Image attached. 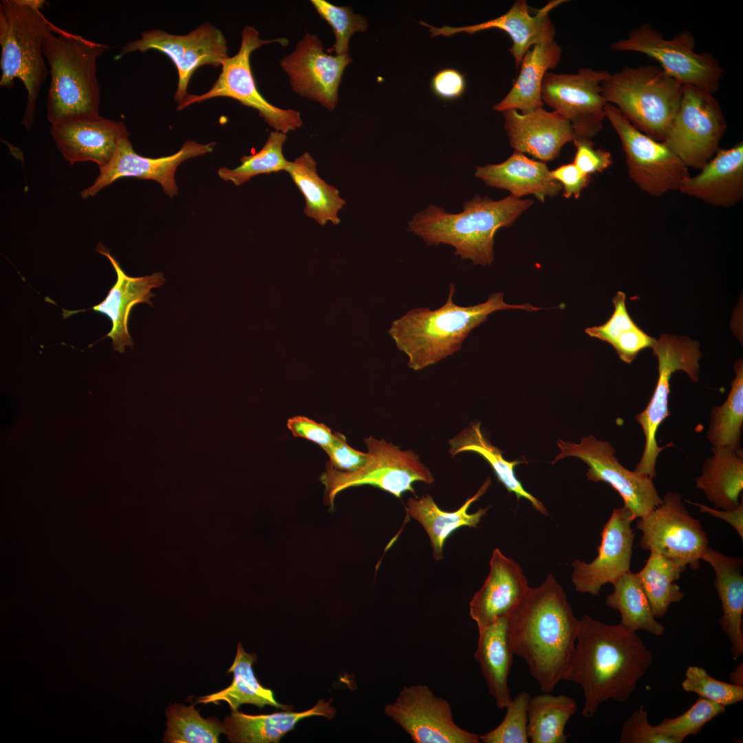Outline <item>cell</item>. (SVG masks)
<instances>
[{
    "label": "cell",
    "instance_id": "obj_1",
    "mask_svg": "<svg viewBox=\"0 0 743 743\" xmlns=\"http://www.w3.org/2000/svg\"><path fill=\"white\" fill-rule=\"evenodd\" d=\"M652 660L636 632L621 623L609 625L584 615L564 680L582 687L581 713L590 718L608 700L626 702Z\"/></svg>",
    "mask_w": 743,
    "mask_h": 743
},
{
    "label": "cell",
    "instance_id": "obj_2",
    "mask_svg": "<svg viewBox=\"0 0 743 743\" xmlns=\"http://www.w3.org/2000/svg\"><path fill=\"white\" fill-rule=\"evenodd\" d=\"M580 625L566 594L550 574L530 588L508 615V638L514 655L525 660L542 692L564 680Z\"/></svg>",
    "mask_w": 743,
    "mask_h": 743
},
{
    "label": "cell",
    "instance_id": "obj_3",
    "mask_svg": "<svg viewBox=\"0 0 743 743\" xmlns=\"http://www.w3.org/2000/svg\"><path fill=\"white\" fill-rule=\"evenodd\" d=\"M455 288L449 286L445 303L435 310L416 308L394 320L389 330L398 349L408 357L407 365L420 371L453 355L462 347L470 332L487 321L495 312L506 310H540L530 303H505L502 292L474 305L461 306L453 301Z\"/></svg>",
    "mask_w": 743,
    "mask_h": 743
},
{
    "label": "cell",
    "instance_id": "obj_4",
    "mask_svg": "<svg viewBox=\"0 0 743 743\" xmlns=\"http://www.w3.org/2000/svg\"><path fill=\"white\" fill-rule=\"evenodd\" d=\"M534 203L509 195L499 200L476 195L463 203L457 213L430 204L414 214L407 230L429 246L445 244L454 254L474 265L486 266L494 259V237L497 231L513 224Z\"/></svg>",
    "mask_w": 743,
    "mask_h": 743
},
{
    "label": "cell",
    "instance_id": "obj_5",
    "mask_svg": "<svg viewBox=\"0 0 743 743\" xmlns=\"http://www.w3.org/2000/svg\"><path fill=\"white\" fill-rule=\"evenodd\" d=\"M110 47L56 25L47 35L43 50L51 75L46 100L51 125L75 116L99 114L96 62Z\"/></svg>",
    "mask_w": 743,
    "mask_h": 743
},
{
    "label": "cell",
    "instance_id": "obj_6",
    "mask_svg": "<svg viewBox=\"0 0 743 743\" xmlns=\"http://www.w3.org/2000/svg\"><path fill=\"white\" fill-rule=\"evenodd\" d=\"M43 0H2L0 2V86L11 87L16 78L28 92L22 124L31 128L36 101L47 76L43 43L55 25L41 12Z\"/></svg>",
    "mask_w": 743,
    "mask_h": 743
},
{
    "label": "cell",
    "instance_id": "obj_7",
    "mask_svg": "<svg viewBox=\"0 0 743 743\" xmlns=\"http://www.w3.org/2000/svg\"><path fill=\"white\" fill-rule=\"evenodd\" d=\"M602 95L638 130L663 142L678 109L683 85L654 65L626 66L602 83Z\"/></svg>",
    "mask_w": 743,
    "mask_h": 743
},
{
    "label": "cell",
    "instance_id": "obj_8",
    "mask_svg": "<svg viewBox=\"0 0 743 743\" xmlns=\"http://www.w3.org/2000/svg\"><path fill=\"white\" fill-rule=\"evenodd\" d=\"M367 458L363 466L355 471L335 469L327 462L320 481L325 486L324 502L330 509L338 493L349 488L369 485L400 498L405 492L415 493L417 482L432 484L435 479L430 470L412 450H401L399 446L372 436L364 439Z\"/></svg>",
    "mask_w": 743,
    "mask_h": 743
},
{
    "label": "cell",
    "instance_id": "obj_9",
    "mask_svg": "<svg viewBox=\"0 0 743 743\" xmlns=\"http://www.w3.org/2000/svg\"><path fill=\"white\" fill-rule=\"evenodd\" d=\"M695 44V38L689 31L683 30L667 39L652 25L644 23L631 30L626 38L612 43L610 49L645 54L681 85L714 94L722 78L723 69L711 53L696 52Z\"/></svg>",
    "mask_w": 743,
    "mask_h": 743
},
{
    "label": "cell",
    "instance_id": "obj_10",
    "mask_svg": "<svg viewBox=\"0 0 743 743\" xmlns=\"http://www.w3.org/2000/svg\"><path fill=\"white\" fill-rule=\"evenodd\" d=\"M273 42L286 45V39L262 40L258 31L246 25L241 32V45L237 53L228 57L222 66V72L211 88L201 95L188 94L179 104L181 110L189 105L217 97H227L256 109L261 117L276 131L287 133L303 125L301 114L293 109L275 107L259 93L253 77L250 57L253 51Z\"/></svg>",
    "mask_w": 743,
    "mask_h": 743
},
{
    "label": "cell",
    "instance_id": "obj_11",
    "mask_svg": "<svg viewBox=\"0 0 743 743\" xmlns=\"http://www.w3.org/2000/svg\"><path fill=\"white\" fill-rule=\"evenodd\" d=\"M700 344L687 336L662 334L651 348L658 360V378L652 398L645 409L638 413L635 420L643 431L645 443L643 455L634 471L654 479L656 463L660 453L670 446H659L656 432L663 422L670 415L669 411V381L678 370L685 372L693 382L698 381L699 360L702 354Z\"/></svg>",
    "mask_w": 743,
    "mask_h": 743
},
{
    "label": "cell",
    "instance_id": "obj_12",
    "mask_svg": "<svg viewBox=\"0 0 743 743\" xmlns=\"http://www.w3.org/2000/svg\"><path fill=\"white\" fill-rule=\"evenodd\" d=\"M726 127L713 94L683 85L678 109L663 142L687 168L700 170L719 150Z\"/></svg>",
    "mask_w": 743,
    "mask_h": 743
},
{
    "label": "cell",
    "instance_id": "obj_13",
    "mask_svg": "<svg viewBox=\"0 0 743 743\" xmlns=\"http://www.w3.org/2000/svg\"><path fill=\"white\" fill-rule=\"evenodd\" d=\"M605 114L621 140L628 175L636 186L658 197L678 191L689 176L688 168L665 143L638 130L611 104L607 103Z\"/></svg>",
    "mask_w": 743,
    "mask_h": 743
},
{
    "label": "cell",
    "instance_id": "obj_14",
    "mask_svg": "<svg viewBox=\"0 0 743 743\" xmlns=\"http://www.w3.org/2000/svg\"><path fill=\"white\" fill-rule=\"evenodd\" d=\"M642 532L639 546L671 559L684 570H696L709 540L700 521L689 513L681 495L665 494L661 503L647 515L636 519Z\"/></svg>",
    "mask_w": 743,
    "mask_h": 743
},
{
    "label": "cell",
    "instance_id": "obj_15",
    "mask_svg": "<svg viewBox=\"0 0 743 743\" xmlns=\"http://www.w3.org/2000/svg\"><path fill=\"white\" fill-rule=\"evenodd\" d=\"M610 74L590 67L576 74L546 73L542 101L570 122L573 140H592L601 131L607 105L601 84Z\"/></svg>",
    "mask_w": 743,
    "mask_h": 743
},
{
    "label": "cell",
    "instance_id": "obj_16",
    "mask_svg": "<svg viewBox=\"0 0 743 743\" xmlns=\"http://www.w3.org/2000/svg\"><path fill=\"white\" fill-rule=\"evenodd\" d=\"M141 38L129 41L115 58L139 51L158 50L166 55L175 65L178 83L174 98L181 103L193 73L201 66L222 67L228 56L226 40L222 32L206 23L185 35L169 34L161 30H146Z\"/></svg>",
    "mask_w": 743,
    "mask_h": 743
},
{
    "label": "cell",
    "instance_id": "obj_17",
    "mask_svg": "<svg viewBox=\"0 0 743 743\" xmlns=\"http://www.w3.org/2000/svg\"><path fill=\"white\" fill-rule=\"evenodd\" d=\"M557 445L561 453L552 464L566 457L581 459L589 467L587 478L605 482L616 491L634 521L647 515L661 503L653 479L624 467L615 457L614 449L609 442L588 435L579 444L559 440Z\"/></svg>",
    "mask_w": 743,
    "mask_h": 743
},
{
    "label": "cell",
    "instance_id": "obj_18",
    "mask_svg": "<svg viewBox=\"0 0 743 743\" xmlns=\"http://www.w3.org/2000/svg\"><path fill=\"white\" fill-rule=\"evenodd\" d=\"M385 714L415 743H479L480 735L458 726L448 701L427 685L405 686Z\"/></svg>",
    "mask_w": 743,
    "mask_h": 743
},
{
    "label": "cell",
    "instance_id": "obj_19",
    "mask_svg": "<svg viewBox=\"0 0 743 743\" xmlns=\"http://www.w3.org/2000/svg\"><path fill=\"white\" fill-rule=\"evenodd\" d=\"M351 61L348 54L326 53L321 40L307 33L295 50L281 61L280 65L288 75L294 92L333 110L343 74Z\"/></svg>",
    "mask_w": 743,
    "mask_h": 743
},
{
    "label": "cell",
    "instance_id": "obj_20",
    "mask_svg": "<svg viewBox=\"0 0 743 743\" xmlns=\"http://www.w3.org/2000/svg\"><path fill=\"white\" fill-rule=\"evenodd\" d=\"M215 142L200 144L187 140L181 149L171 155L152 158L138 155L133 149L128 137L122 138L109 161L100 173L94 182L80 192L83 199L93 197L117 180L133 177L158 182L164 193L172 197L177 193L175 173L182 162L190 158L211 153Z\"/></svg>",
    "mask_w": 743,
    "mask_h": 743
},
{
    "label": "cell",
    "instance_id": "obj_21",
    "mask_svg": "<svg viewBox=\"0 0 743 743\" xmlns=\"http://www.w3.org/2000/svg\"><path fill=\"white\" fill-rule=\"evenodd\" d=\"M633 521L625 506L613 509L602 529L596 558L590 563L576 560L572 563V581L577 592L599 595L604 585L614 584L630 571L635 537Z\"/></svg>",
    "mask_w": 743,
    "mask_h": 743
},
{
    "label": "cell",
    "instance_id": "obj_22",
    "mask_svg": "<svg viewBox=\"0 0 743 743\" xmlns=\"http://www.w3.org/2000/svg\"><path fill=\"white\" fill-rule=\"evenodd\" d=\"M50 133L57 149L70 164L89 161L99 169L109 162L120 140L129 136L123 122L100 114L67 118L52 125Z\"/></svg>",
    "mask_w": 743,
    "mask_h": 743
},
{
    "label": "cell",
    "instance_id": "obj_23",
    "mask_svg": "<svg viewBox=\"0 0 743 743\" xmlns=\"http://www.w3.org/2000/svg\"><path fill=\"white\" fill-rule=\"evenodd\" d=\"M565 1L554 0L537 10L532 15L524 0L516 1L505 14L489 21L463 27H433L423 21L419 23L429 28L431 37L451 36L460 32L473 34L476 32L496 28L505 32L510 37L513 45L509 51L518 67L524 54L535 45L554 40L555 29L550 19L549 12Z\"/></svg>",
    "mask_w": 743,
    "mask_h": 743
},
{
    "label": "cell",
    "instance_id": "obj_24",
    "mask_svg": "<svg viewBox=\"0 0 743 743\" xmlns=\"http://www.w3.org/2000/svg\"><path fill=\"white\" fill-rule=\"evenodd\" d=\"M482 586L469 604V614L478 629L508 615L523 600L530 587L522 568L495 548Z\"/></svg>",
    "mask_w": 743,
    "mask_h": 743
},
{
    "label": "cell",
    "instance_id": "obj_25",
    "mask_svg": "<svg viewBox=\"0 0 743 743\" xmlns=\"http://www.w3.org/2000/svg\"><path fill=\"white\" fill-rule=\"evenodd\" d=\"M503 115L510 146L539 161L557 158L563 147L573 140L570 122L554 111L543 107L526 113L508 109Z\"/></svg>",
    "mask_w": 743,
    "mask_h": 743
},
{
    "label": "cell",
    "instance_id": "obj_26",
    "mask_svg": "<svg viewBox=\"0 0 743 743\" xmlns=\"http://www.w3.org/2000/svg\"><path fill=\"white\" fill-rule=\"evenodd\" d=\"M678 191L717 207L730 208L743 198V142L721 149Z\"/></svg>",
    "mask_w": 743,
    "mask_h": 743
},
{
    "label": "cell",
    "instance_id": "obj_27",
    "mask_svg": "<svg viewBox=\"0 0 743 743\" xmlns=\"http://www.w3.org/2000/svg\"><path fill=\"white\" fill-rule=\"evenodd\" d=\"M97 250L108 258L115 269L117 279L106 298L92 310L105 314L111 319L112 327L107 336L111 338L114 349L124 352L126 346L133 345L128 331L131 309L140 303L153 306L150 298L155 294L151 290L162 286L165 279L162 272L139 277H129L103 245H98Z\"/></svg>",
    "mask_w": 743,
    "mask_h": 743
},
{
    "label": "cell",
    "instance_id": "obj_28",
    "mask_svg": "<svg viewBox=\"0 0 743 743\" xmlns=\"http://www.w3.org/2000/svg\"><path fill=\"white\" fill-rule=\"evenodd\" d=\"M474 175L487 186L506 190L514 197L532 195L541 202L562 190L543 162L516 151L501 163L477 166Z\"/></svg>",
    "mask_w": 743,
    "mask_h": 743
},
{
    "label": "cell",
    "instance_id": "obj_29",
    "mask_svg": "<svg viewBox=\"0 0 743 743\" xmlns=\"http://www.w3.org/2000/svg\"><path fill=\"white\" fill-rule=\"evenodd\" d=\"M701 560L710 564L714 570V586L722 610L718 622L731 644L732 657L737 660L743 654V560L709 546L702 552Z\"/></svg>",
    "mask_w": 743,
    "mask_h": 743
},
{
    "label": "cell",
    "instance_id": "obj_30",
    "mask_svg": "<svg viewBox=\"0 0 743 743\" xmlns=\"http://www.w3.org/2000/svg\"><path fill=\"white\" fill-rule=\"evenodd\" d=\"M491 481L488 478L476 493L467 499L455 511L440 509L431 495L419 498L410 497L407 502V515L417 521L424 528L430 539L433 556L436 561L443 558V547L447 538L457 528L463 526L476 527L489 507L480 508L469 513L471 505L480 499L488 489Z\"/></svg>",
    "mask_w": 743,
    "mask_h": 743
},
{
    "label": "cell",
    "instance_id": "obj_31",
    "mask_svg": "<svg viewBox=\"0 0 743 743\" xmlns=\"http://www.w3.org/2000/svg\"><path fill=\"white\" fill-rule=\"evenodd\" d=\"M331 700H320L312 708L301 712L284 711L252 715L237 710L233 711L224 720V734L231 742H278L293 730L301 720L314 715L332 719L336 710L331 706Z\"/></svg>",
    "mask_w": 743,
    "mask_h": 743
},
{
    "label": "cell",
    "instance_id": "obj_32",
    "mask_svg": "<svg viewBox=\"0 0 743 743\" xmlns=\"http://www.w3.org/2000/svg\"><path fill=\"white\" fill-rule=\"evenodd\" d=\"M561 54V47L554 40L532 46L523 56L519 75L510 91L493 109L526 113L543 107L541 91L544 77L548 69L558 65Z\"/></svg>",
    "mask_w": 743,
    "mask_h": 743
},
{
    "label": "cell",
    "instance_id": "obj_33",
    "mask_svg": "<svg viewBox=\"0 0 743 743\" xmlns=\"http://www.w3.org/2000/svg\"><path fill=\"white\" fill-rule=\"evenodd\" d=\"M478 632L475 659L497 707L506 709L512 700L508 679L514 656L508 638V615Z\"/></svg>",
    "mask_w": 743,
    "mask_h": 743
},
{
    "label": "cell",
    "instance_id": "obj_34",
    "mask_svg": "<svg viewBox=\"0 0 743 743\" xmlns=\"http://www.w3.org/2000/svg\"><path fill=\"white\" fill-rule=\"evenodd\" d=\"M696 479V487L703 491L715 508H736L740 504L743 490V457L742 450L713 449Z\"/></svg>",
    "mask_w": 743,
    "mask_h": 743
},
{
    "label": "cell",
    "instance_id": "obj_35",
    "mask_svg": "<svg viewBox=\"0 0 743 743\" xmlns=\"http://www.w3.org/2000/svg\"><path fill=\"white\" fill-rule=\"evenodd\" d=\"M305 200V214L321 226L327 222L337 225L341 222L338 212L346 202L339 191L327 184L316 171V162L305 152L289 162L286 171Z\"/></svg>",
    "mask_w": 743,
    "mask_h": 743
},
{
    "label": "cell",
    "instance_id": "obj_36",
    "mask_svg": "<svg viewBox=\"0 0 743 743\" xmlns=\"http://www.w3.org/2000/svg\"><path fill=\"white\" fill-rule=\"evenodd\" d=\"M449 444V453L453 457L463 452H473L481 455L490 464L498 480L509 493H514L518 500L521 497L528 499L536 510L544 515H548L542 502L528 493L515 475V466L523 462L505 460L502 451L493 446L484 435L480 422L471 424L451 438Z\"/></svg>",
    "mask_w": 743,
    "mask_h": 743
},
{
    "label": "cell",
    "instance_id": "obj_37",
    "mask_svg": "<svg viewBox=\"0 0 743 743\" xmlns=\"http://www.w3.org/2000/svg\"><path fill=\"white\" fill-rule=\"evenodd\" d=\"M255 654H248L241 644L237 645L234 662L227 673H233L231 685L218 692L199 698L198 703L226 702L233 711L243 704H254L259 708L270 705L278 709H290L275 699L272 690L262 686L255 676L252 665L256 661Z\"/></svg>",
    "mask_w": 743,
    "mask_h": 743
},
{
    "label": "cell",
    "instance_id": "obj_38",
    "mask_svg": "<svg viewBox=\"0 0 743 743\" xmlns=\"http://www.w3.org/2000/svg\"><path fill=\"white\" fill-rule=\"evenodd\" d=\"M530 698L528 705V735L532 743H565V727L577 711L571 697L543 692Z\"/></svg>",
    "mask_w": 743,
    "mask_h": 743
},
{
    "label": "cell",
    "instance_id": "obj_39",
    "mask_svg": "<svg viewBox=\"0 0 743 743\" xmlns=\"http://www.w3.org/2000/svg\"><path fill=\"white\" fill-rule=\"evenodd\" d=\"M612 585L614 590L606 597L605 603L619 612L623 625L634 632L643 630L656 636L665 633V628L654 616L636 573L630 570Z\"/></svg>",
    "mask_w": 743,
    "mask_h": 743
},
{
    "label": "cell",
    "instance_id": "obj_40",
    "mask_svg": "<svg viewBox=\"0 0 743 743\" xmlns=\"http://www.w3.org/2000/svg\"><path fill=\"white\" fill-rule=\"evenodd\" d=\"M685 570L671 559L650 551L645 566L636 573L656 618L663 617L671 604L683 599L684 594L675 581Z\"/></svg>",
    "mask_w": 743,
    "mask_h": 743
},
{
    "label": "cell",
    "instance_id": "obj_41",
    "mask_svg": "<svg viewBox=\"0 0 743 743\" xmlns=\"http://www.w3.org/2000/svg\"><path fill=\"white\" fill-rule=\"evenodd\" d=\"M735 376L725 402L712 407L707 438L713 449H740L743 424V363L739 359L734 365Z\"/></svg>",
    "mask_w": 743,
    "mask_h": 743
},
{
    "label": "cell",
    "instance_id": "obj_42",
    "mask_svg": "<svg viewBox=\"0 0 743 743\" xmlns=\"http://www.w3.org/2000/svg\"><path fill=\"white\" fill-rule=\"evenodd\" d=\"M167 729L164 742L169 743H217L225 733L224 724L216 718L205 719L193 706L175 704L166 711Z\"/></svg>",
    "mask_w": 743,
    "mask_h": 743
},
{
    "label": "cell",
    "instance_id": "obj_43",
    "mask_svg": "<svg viewBox=\"0 0 743 743\" xmlns=\"http://www.w3.org/2000/svg\"><path fill=\"white\" fill-rule=\"evenodd\" d=\"M286 139V133L271 131L260 151L251 155L243 156L240 159V165L236 168L219 169V177L226 182L230 181L239 186L260 174L286 171L290 162L283 154V146Z\"/></svg>",
    "mask_w": 743,
    "mask_h": 743
},
{
    "label": "cell",
    "instance_id": "obj_44",
    "mask_svg": "<svg viewBox=\"0 0 743 743\" xmlns=\"http://www.w3.org/2000/svg\"><path fill=\"white\" fill-rule=\"evenodd\" d=\"M724 711V706L699 697L685 712L675 718H666L656 726L675 743H681L689 735H697L705 724Z\"/></svg>",
    "mask_w": 743,
    "mask_h": 743
},
{
    "label": "cell",
    "instance_id": "obj_45",
    "mask_svg": "<svg viewBox=\"0 0 743 743\" xmlns=\"http://www.w3.org/2000/svg\"><path fill=\"white\" fill-rule=\"evenodd\" d=\"M319 14L332 28L336 55L348 54L349 41L356 32H365L368 23L364 17L355 14L348 6H337L325 0H312Z\"/></svg>",
    "mask_w": 743,
    "mask_h": 743
},
{
    "label": "cell",
    "instance_id": "obj_46",
    "mask_svg": "<svg viewBox=\"0 0 743 743\" xmlns=\"http://www.w3.org/2000/svg\"><path fill=\"white\" fill-rule=\"evenodd\" d=\"M528 692L521 691L506 707L502 722L494 729L480 735L484 743H528Z\"/></svg>",
    "mask_w": 743,
    "mask_h": 743
},
{
    "label": "cell",
    "instance_id": "obj_47",
    "mask_svg": "<svg viewBox=\"0 0 743 743\" xmlns=\"http://www.w3.org/2000/svg\"><path fill=\"white\" fill-rule=\"evenodd\" d=\"M681 686L687 692L695 693L699 697L724 707L743 700V686L718 680L698 666H689L687 669Z\"/></svg>",
    "mask_w": 743,
    "mask_h": 743
},
{
    "label": "cell",
    "instance_id": "obj_48",
    "mask_svg": "<svg viewBox=\"0 0 743 743\" xmlns=\"http://www.w3.org/2000/svg\"><path fill=\"white\" fill-rule=\"evenodd\" d=\"M625 299V294L618 291L612 299L614 311L611 317L603 325L586 328L585 332L612 345L619 336L636 327L627 310Z\"/></svg>",
    "mask_w": 743,
    "mask_h": 743
},
{
    "label": "cell",
    "instance_id": "obj_49",
    "mask_svg": "<svg viewBox=\"0 0 743 743\" xmlns=\"http://www.w3.org/2000/svg\"><path fill=\"white\" fill-rule=\"evenodd\" d=\"M621 743H675L674 740L660 732L648 720L647 711L640 705L623 722Z\"/></svg>",
    "mask_w": 743,
    "mask_h": 743
},
{
    "label": "cell",
    "instance_id": "obj_50",
    "mask_svg": "<svg viewBox=\"0 0 743 743\" xmlns=\"http://www.w3.org/2000/svg\"><path fill=\"white\" fill-rule=\"evenodd\" d=\"M323 450L327 454L331 466L344 472L358 470L364 465L367 458V452H362L350 446L345 436L338 432L334 433L332 443Z\"/></svg>",
    "mask_w": 743,
    "mask_h": 743
},
{
    "label": "cell",
    "instance_id": "obj_51",
    "mask_svg": "<svg viewBox=\"0 0 743 743\" xmlns=\"http://www.w3.org/2000/svg\"><path fill=\"white\" fill-rule=\"evenodd\" d=\"M576 153L573 163L584 174L603 172L613 163L611 153L604 149H594L592 140H574Z\"/></svg>",
    "mask_w": 743,
    "mask_h": 743
},
{
    "label": "cell",
    "instance_id": "obj_52",
    "mask_svg": "<svg viewBox=\"0 0 743 743\" xmlns=\"http://www.w3.org/2000/svg\"><path fill=\"white\" fill-rule=\"evenodd\" d=\"M287 427L294 437L313 442L322 449L330 445L334 440V433L325 424L305 416L290 418L287 421Z\"/></svg>",
    "mask_w": 743,
    "mask_h": 743
},
{
    "label": "cell",
    "instance_id": "obj_53",
    "mask_svg": "<svg viewBox=\"0 0 743 743\" xmlns=\"http://www.w3.org/2000/svg\"><path fill=\"white\" fill-rule=\"evenodd\" d=\"M431 87L439 98L453 100L460 98L466 89L464 76L454 68H444L432 78Z\"/></svg>",
    "mask_w": 743,
    "mask_h": 743
},
{
    "label": "cell",
    "instance_id": "obj_54",
    "mask_svg": "<svg viewBox=\"0 0 743 743\" xmlns=\"http://www.w3.org/2000/svg\"><path fill=\"white\" fill-rule=\"evenodd\" d=\"M655 341L637 325L619 336L612 346L621 360L629 364L640 351L651 347Z\"/></svg>",
    "mask_w": 743,
    "mask_h": 743
},
{
    "label": "cell",
    "instance_id": "obj_55",
    "mask_svg": "<svg viewBox=\"0 0 743 743\" xmlns=\"http://www.w3.org/2000/svg\"><path fill=\"white\" fill-rule=\"evenodd\" d=\"M550 173L553 179L561 185L566 198H579L590 182V176L582 173L573 162L561 165Z\"/></svg>",
    "mask_w": 743,
    "mask_h": 743
},
{
    "label": "cell",
    "instance_id": "obj_56",
    "mask_svg": "<svg viewBox=\"0 0 743 743\" xmlns=\"http://www.w3.org/2000/svg\"><path fill=\"white\" fill-rule=\"evenodd\" d=\"M687 503L699 508L700 512L707 513L715 517L721 519L731 525L743 539V497L741 495L740 505L732 510H718L711 508L704 504L685 500Z\"/></svg>",
    "mask_w": 743,
    "mask_h": 743
},
{
    "label": "cell",
    "instance_id": "obj_57",
    "mask_svg": "<svg viewBox=\"0 0 743 743\" xmlns=\"http://www.w3.org/2000/svg\"><path fill=\"white\" fill-rule=\"evenodd\" d=\"M730 679L733 684L743 686V664L740 663L730 674Z\"/></svg>",
    "mask_w": 743,
    "mask_h": 743
}]
</instances>
